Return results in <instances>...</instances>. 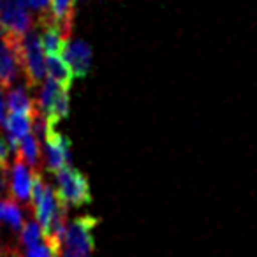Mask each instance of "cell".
I'll return each mask as SVG.
<instances>
[{
  "label": "cell",
  "mask_w": 257,
  "mask_h": 257,
  "mask_svg": "<svg viewBox=\"0 0 257 257\" xmlns=\"http://www.w3.org/2000/svg\"><path fill=\"white\" fill-rule=\"evenodd\" d=\"M43 37L37 32V29H30L23 36L20 44V60H22L23 78H25L29 88L37 90V86L43 85V79L46 76V57H44Z\"/></svg>",
  "instance_id": "6da1fadb"
},
{
  "label": "cell",
  "mask_w": 257,
  "mask_h": 257,
  "mask_svg": "<svg viewBox=\"0 0 257 257\" xmlns=\"http://www.w3.org/2000/svg\"><path fill=\"white\" fill-rule=\"evenodd\" d=\"M55 178H57V194L65 204L83 206L92 201L88 180L78 169L65 166L60 171L55 173Z\"/></svg>",
  "instance_id": "7a4b0ae2"
},
{
  "label": "cell",
  "mask_w": 257,
  "mask_h": 257,
  "mask_svg": "<svg viewBox=\"0 0 257 257\" xmlns=\"http://www.w3.org/2000/svg\"><path fill=\"white\" fill-rule=\"evenodd\" d=\"M0 29L16 39H23L34 29V18L27 0H0Z\"/></svg>",
  "instance_id": "3957f363"
},
{
  "label": "cell",
  "mask_w": 257,
  "mask_h": 257,
  "mask_svg": "<svg viewBox=\"0 0 257 257\" xmlns=\"http://www.w3.org/2000/svg\"><path fill=\"white\" fill-rule=\"evenodd\" d=\"M20 44L22 39L11 37L0 29V86L4 90H9L23 76Z\"/></svg>",
  "instance_id": "277c9868"
},
{
  "label": "cell",
  "mask_w": 257,
  "mask_h": 257,
  "mask_svg": "<svg viewBox=\"0 0 257 257\" xmlns=\"http://www.w3.org/2000/svg\"><path fill=\"white\" fill-rule=\"evenodd\" d=\"M99 224V218L83 215L67 225L64 234V248L79 253H92L93 250V229Z\"/></svg>",
  "instance_id": "5b68a950"
},
{
  "label": "cell",
  "mask_w": 257,
  "mask_h": 257,
  "mask_svg": "<svg viewBox=\"0 0 257 257\" xmlns=\"http://www.w3.org/2000/svg\"><path fill=\"white\" fill-rule=\"evenodd\" d=\"M44 162L50 173L60 171L71 162V141L55 128H51L44 138Z\"/></svg>",
  "instance_id": "8992f818"
},
{
  "label": "cell",
  "mask_w": 257,
  "mask_h": 257,
  "mask_svg": "<svg viewBox=\"0 0 257 257\" xmlns=\"http://www.w3.org/2000/svg\"><path fill=\"white\" fill-rule=\"evenodd\" d=\"M64 57L74 78H85L92 69V50L85 41H69L67 48L64 51Z\"/></svg>",
  "instance_id": "52a82bcc"
},
{
  "label": "cell",
  "mask_w": 257,
  "mask_h": 257,
  "mask_svg": "<svg viewBox=\"0 0 257 257\" xmlns=\"http://www.w3.org/2000/svg\"><path fill=\"white\" fill-rule=\"evenodd\" d=\"M30 192H32V175L29 171V164L16 152L15 164L11 169V196L18 203H29Z\"/></svg>",
  "instance_id": "ba28073f"
},
{
  "label": "cell",
  "mask_w": 257,
  "mask_h": 257,
  "mask_svg": "<svg viewBox=\"0 0 257 257\" xmlns=\"http://www.w3.org/2000/svg\"><path fill=\"white\" fill-rule=\"evenodd\" d=\"M6 131H8V141L11 145V150L18 152V145L27 134H30V128H32V118L29 114L22 113H13L11 116L6 120Z\"/></svg>",
  "instance_id": "9c48e42d"
},
{
  "label": "cell",
  "mask_w": 257,
  "mask_h": 257,
  "mask_svg": "<svg viewBox=\"0 0 257 257\" xmlns=\"http://www.w3.org/2000/svg\"><path fill=\"white\" fill-rule=\"evenodd\" d=\"M46 71H48V74H50V78L55 79L62 88H67V90L71 88L74 74H72L67 60L62 58V55H48Z\"/></svg>",
  "instance_id": "30bf717a"
},
{
  "label": "cell",
  "mask_w": 257,
  "mask_h": 257,
  "mask_svg": "<svg viewBox=\"0 0 257 257\" xmlns=\"http://www.w3.org/2000/svg\"><path fill=\"white\" fill-rule=\"evenodd\" d=\"M8 106L13 113L29 114V116H32V114L37 111L36 100L30 99V95L23 88H9Z\"/></svg>",
  "instance_id": "8fae6325"
},
{
  "label": "cell",
  "mask_w": 257,
  "mask_h": 257,
  "mask_svg": "<svg viewBox=\"0 0 257 257\" xmlns=\"http://www.w3.org/2000/svg\"><path fill=\"white\" fill-rule=\"evenodd\" d=\"M18 154L23 157V161L37 171L41 164V148H39V140L34 134H27L18 145Z\"/></svg>",
  "instance_id": "7c38bea8"
},
{
  "label": "cell",
  "mask_w": 257,
  "mask_h": 257,
  "mask_svg": "<svg viewBox=\"0 0 257 257\" xmlns=\"http://www.w3.org/2000/svg\"><path fill=\"white\" fill-rule=\"evenodd\" d=\"M41 241H44L43 227H41V224L37 220L30 218V220L25 222V225H23L22 231H20V243H22L25 248H29V246H34Z\"/></svg>",
  "instance_id": "4fadbf2b"
},
{
  "label": "cell",
  "mask_w": 257,
  "mask_h": 257,
  "mask_svg": "<svg viewBox=\"0 0 257 257\" xmlns=\"http://www.w3.org/2000/svg\"><path fill=\"white\" fill-rule=\"evenodd\" d=\"M69 114V90L67 88H60L57 95V100L53 104V109L50 114V123L55 127V123H58L60 120H65Z\"/></svg>",
  "instance_id": "5bb4252c"
},
{
  "label": "cell",
  "mask_w": 257,
  "mask_h": 257,
  "mask_svg": "<svg viewBox=\"0 0 257 257\" xmlns=\"http://www.w3.org/2000/svg\"><path fill=\"white\" fill-rule=\"evenodd\" d=\"M25 257H60L46 241H41L34 246H29L25 248Z\"/></svg>",
  "instance_id": "9a60e30c"
},
{
  "label": "cell",
  "mask_w": 257,
  "mask_h": 257,
  "mask_svg": "<svg viewBox=\"0 0 257 257\" xmlns=\"http://www.w3.org/2000/svg\"><path fill=\"white\" fill-rule=\"evenodd\" d=\"M9 154H11V145L0 134V168H9Z\"/></svg>",
  "instance_id": "2e32d148"
},
{
  "label": "cell",
  "mask_w": 257,
  "mask_h": 257,
  "mask_svg": "<svg viewBox=\"0 0 257 257\" xmlns=\"http://www.w3.org/2000/svg\"><path fill=\"white\" fill-rule=\"evenodd\" d=\"M27 2H29V8L34 9L36 13H39V15L46 13L51 4V0H27Z\"/></svg>",
  "instance_id": "e0dca14e"
},
{
  "label": "cell",
  "mask_w": 257,
  "mask_h": 257,
  "mask_svg": "<svg viewBox=\"0 0 257 257\" xmlns=\"http://www.w3.org/2000/svg\"><path fill=\"white\" fill-rule=\"evenodd\" d=\"M0 257H22L16 246L11 243H0Z\"/></svg>",
  "instance_id": "ac0fdd59"
},
{
  "label": "cell",
  "mask_w": 257,
  "mask_h": 257,
  "mask_svg": "<svg viewBox=\"0 0 257 257\" xmlns=\"http://www.w3.org/2000/svg\"><path fill=\"white\" fill-rule=\"evenodd\" d=\"M6 120H8V114H6V100H4V95H2V86H0V127L6 125Z\"/></svg>",
  "instance_id": "d6986e66"
}]
</instances>
